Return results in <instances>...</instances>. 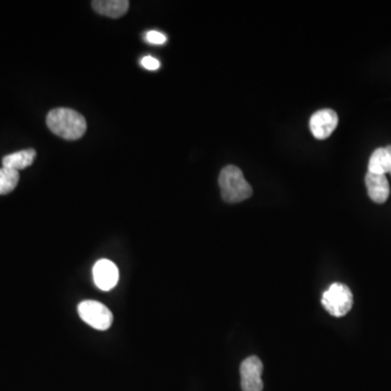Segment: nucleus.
Listing matches in <instances>:
<instances>
[{
    "label": "nucleus",
    "instance_id": "4468645a",
    "mask_svg": "<svg viewBox=\"0 0 391 391\" xmlns=\"http://www.w3.org/2000/svg\"><path fill=\"white\" fill-rule=\"evenodd\" d=\"M142 66L149 71H155L160 68V62L153 57L146 56L142 59Z\"/></svg>",
    "mask_w": 391,
    "mask_h": 391
},
{
    "label": "nucleus",
    "instance_id": "39448f33",
    "mask_svg": "<svg viewBox=\"0 0 391 391\" xmlns=\"http://www.w3.org/2000/svg\"><path fill=\"white\" fill-rule=\"evenodd\" d=\"M263 364L258 356H249L240 365V385L242 391H262L263 381L261 376Z\"/></svg>",
    "mask_w": 391,
    "mask_h": 391
},
{
    "label": "nucleus",
    "instance_id": "f8f14e48",
    "mask_svg": "<svg viewBox=\"0 0 391 391\" xmlns=\"http://www.w3.org/2000/svg\"><path fill=\"white\" fill-rule=\"evenodd\" d=\"M20 180L19 171L12 169H0V195H7L16 189Z\"/></svg>",
    "mask_w": 391,
    "mask_h": 391
},
{
    "label": "nucleus",
    "instance_id": "0eeeda50",
    "mask_svg": "<svg viewBox=\"0 0 391 391\" xmlns=\"http://www.w3.org/2000/svg\"><path fill=\"white\" fill-rule=\"evenodd\" d=\"M93 276L97 287L102 292H109L117 286L119 280V269L110 260H99L94 265Z\"/></svg>",
    "mask_w": 391,
    "mask_h": 391
},
{
    "label": "nucleus",
    "instance_id": "7ed1b4c3",
    "mask_svg": "<svg viewBox=\"0 0 391 391\" xmlns=\"http://www.w3.org/2000/svg\"><path fill=\"white\" fill-rule=\"evenodd\" d=\"M321 303L330 315L335 318H343L352 309V292L347 285L334 283L323 294Z\"/></svg>",
    "mask_w": 391,
    "mask_h": 391
},
{
    "label": "nucleus",
    "instance_id": "f03ea898",
    "mask_svg": "<svg viewBox=\"0 0 391 391\" xmlns=\"http://www.w3.org/2000/svg\"><path fill=\"white\" fill-rule=\"evenodd\" d=\"M219 185L222 198L229 204H238L252 196L251 185L247 182L242 170L235 165H227L220 173Z\"/></svg>",
    "mask_w": 391,
    "mask_h": 391
},
{
    "label": "nucleus",
    "instance_id": "1a4fd4ad",
    "mask_svg": "<svg viewBox=\"0 0 391 391\" xmlns=\"http://www.w3.org/2000/svg\"><path fill=\"white\" fill-rule=\"evenodd\" d=\"M92 6L97 13L112 19L121 18L130 8L127 0H96Z\"/></svg>",
    "mask_w": 391,
    "mask_h": 391
},
{
    "label": "nucleus",
    "instance_id": "2eb2a0df",
    "mask_svg": "<svg viewBox=\"0 0 391 391\" xmlns=\"http://www.w3.org/2000/svg\"><path fill=\"white\" fill-rule=\"evenodd\" d=\"M390 174H391V170H390Z\"/></svg>",
    "mask_w": 391,
    "mask_h": 391
},
{
    "label": "nucleus",
    "instance_id": "6e6552de",
    "mask_svg": "<svg viewBox=\"0 0 391 391\" xmlns=\"http://www.w3.org/2000/svg\"><path fill=\"white\" fill-rule=\"evenodd\" d=\"M365 184L368 196L374 202L379 204L386 202L390 195V187H389L386 175L368 172L365 176Z\"/></svg>",
    "mask_w": 391,
    "mask_h": 391
},
{
    "label": "nucleus",
    "instance_id": "423d86ee",
    "mask_svg": "<svg viewBox=\"0 0 391 391\" xmlns=\"http://www.w3.org/2000/svg\"><path fill=\"white\" fill-rule=\"evenodd\" d=\"M337 125V113L332 109L318 110L310 119L311 133L318 140H326L330 137Z\"/></svg>",
    "mask_w": 391,
    "mask_h": 391
},
{
    "label": "nucleus",
    "instance_id": "f257e3e1",
    "mask_svg": "<svg viewBox=\"0 0 391 391\" xmlns=\"http://www.w3.org/2000/svg\"><path fill=\"white\" fill-rule=\"evenodd\" d=\"M46 123L51 132L66 140H79L87 130L85 117L69 108L51 110L47 115Z\"/></svg>",
    "mask_w": 391,
    "mask_h": 391
},
{
    "label": "nucleus",
    "instance_id": "20e7f679",
    "mask_svg": "<svg viewBox=\"0 0 391 391\" xmlns=\"http://www.w3.org/2000/svg\"><path fill=\"white\" fill-rule=\"evenodd\" d=\"M82 320L97 330H107L113 323V314L108 307L95 300H85L79 305Z\"/></svg>",
    "mask_w": 391,
    "mask_h": 391
},
{
    "label": "nucleus",
    "instance_id": "ddd939ff",
    "mask_svg": "<svg viewBox=\"0 0 391 391\" xmlns=\"http://www.w3.org/2000/svg\"><path fill=\"white\" fill-rule=\"evenodd\" d=\"M146 41L153 45H163L166 41V36L158 31H149L146 33Z\"/></svg>",
    "mask_w": 391,
    "mask_h": 391
},
{
    "label": "nucleus",
    "instance_id": "9b49d317",
    "mask_svg": "<svg viewBox=\"0 0 391 391\" xmlns=\"http://www.w3.org/2000/svg\"><path fill=\"white\" fill-rule=\"evenodd\" d=\"M36 158V151L34 149L21 150L18 153L6 155L3 159V168L12 169V170H23L33 164Z\"/></svg>",
    "mask_w": 391,
    "mask_h": 391
},
{
    "label": "nucleus",
    "instance_id": "9d476101",
    "mask_svg": "<svg viewBox=\"0 0 391 391\" xmlns=\"http://www.w3.org/2000/svg\"><path fill=\"white\" fill-rule=\"evenodd\" d=\"M391 170V146L385 148H379L372 153L368 162V172L374 174H383L390 173Z\"/></svg>",
    "mask_w": 391,
    "mask_h": 391
}]
</instances>
